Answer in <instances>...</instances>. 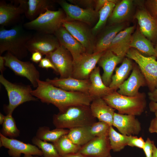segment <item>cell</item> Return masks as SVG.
<instances>
[{
  "mask_svg": "<svg viewBox=\"0 0 157 157\" xmlns=\"http://www.w3.org/2000/svg\"><path fill=\"white\" fill-rule=\"evenodd\" d=\"M112 0H95V9L97 12L99 11L106 3Z\"/></svg>",
  "mask_w": 157,
  "mask_h": 157,
  "instance_id": "cell-45",
  "label": "cell"
},
{
  "mask_svg": "<svg viewBox=\"0 0 157 157\" xmlns=\"http://www.w3.org/2000/svg\"><path fill=\"white\" fill-rule=\"evenodd\" d=\"M56 68L60 78L72 77L74 61L70 53L63 46L60 45L54 51L45 56Z\"/></svg>",
  "mask_w": 157,
  "mask_h": 157,
  "instance_id": "cell-12",
  "label": "cell"
},
{
  "mask_svg": "<svg viewBox=\"0 0 157 157\" xmlns=\"http://www.w3.org/2000/svg\"><path fill=\"white\" fill-rule=\"evenodd\" d=\"M61 7L66 15V20L76 21L92 25L99 18L98 12L94 9L83 8L65 0L56 1Z\"/></svg>",
  "mask_w": 157,
  "mask_h": 157,
  "instance_id": "cell-10",
  "label": "cell"
},
{
  "mask_svg": "<svg viewBox=\"0 0 157 157\" xmlns=\"http://www.w3.org/2000/svg\"><path fill=\"white\" fill-rule=\"evenodd\" d=\"M89 79L90 85L88 93L93 99L103 98L114 91L103 82L99 67H96L91 73Z\"/></svg>",
  "mask_w": 157,
  "mask_h": 157,
  "instance_id": "cell-24",
  "label": "cell"
},
{
  "mask_svg": "<svg viewBox=\"0 0 157 157\" xmlns=\"http://www.w3.org/2000/svg\"><path fill=\"white\" fill-rule=\"evenodd\" d=\"M90 126L80 127L70 129H69L67 135L73 143L82 146L95 137L90 132Z\"/></svg>",
  "mask_w": 157,
  "mask_h": 157,
  "instance_id": "cell-31",
  "label": "cell"
},
{
  "mask_svg": "<svg viewBox=\"0 0 157 157\" xmlns=\"http://www.w3.org/2000/svg\"><path fill=\"white\" fill-rule=\"evenodd\" d=\"M154 114L155 115V116H157V110L156 111L154 112Z\"/></svg>",
  "mask_w": 157,
  "mask_h": 157,
  "instance_id": "cell-55",
  "label": "cell"
},
{
  "mask_svg": "<svg viewBox=\"0 0 157 157\" xmlns=\"http://www.w3.org/2000/svg\"><path fill=\"white\" fill-rule=\"evenodd\" d=\"M60 157H88L84 154L78 152L75 153H73L68 154L64 156Z\"/></svg>",
  "mask_w": 157,
  "mask_h": 157,
  "instance_id": "cell-48",
  "label": "cell"
},
{
  "mask_svg": "<svg viewBox=\"0 0 157 157\" xmlns=\"http://www.w3.org/2000/svg\"><path fill=\"white\" fill-rule=\"evenodd\" d=\"M60 44L54 34L37 32L32 35L27 43L28 51L32 53L38 52L45 56L57 49Z\"/></svg>",
  "mask_w": 157,
  "mask_h": 157,
  "instance_id": "cell-11",
  "label": "cell"
},
{
  "mask_svg": "<svg viewBox=\"0 0 157 157\" xmlns=\"http://www.w3.org/2000/svg\"><path fill=\"white\" fill-rule=\"evenodd\" d=\"M12 114L5 116L0 133L4 136L10 138H15L19 136L20 131L17 128Z\"/></svg>",
  "mask_w": 157,
  "mask_h": 157,
  "instance_id": "cell-36",
  "label": "cell"
},
{
  "mask_svg": "<svg viewBox=\"0 0 157 157\" xmlns=\"http://www.w3.org/2000/svg\"><path fill=\"white\" fill-rule=\"evenodd\" d=\"M53 123L57 128H72L91 126L96 122L92 114L90 106L76 105L70 106L63 111L54 114Z\"/></svg>",
  "mask_w": 157,
  "mask_h": 157,
  "instance_id": "cell-3",
  "label": "cell"
},
{
  "mask_svg": "<svg viewBox=\"0 0 157 157\" xmlns=\"http://www.w3.org/2000/svg\"><path fill=\"white\" fill-rule=\"evenodd\" d=\"M107 157H112L110 155H109V156H108Z\"/></svg>",
  "mask_w": 157,
  "mask_h": 157,
  "instance_id": "cell-56",
  "label": "cell"
},
{
  "mask_svg": "<svg viewBox=\"0 0 157 157\" xmlns=\"http://www.w3.org/2000/svg\"><path fill=\"white\" fill-rule=\"evenodd\" d=\"M127 145L131 147H136L143 149L145 141L142 137L138 138L135 135L127 136Z\"/></svg>",
  "mask_w": 157,
  "mask_h": 157,
  "instance_id": "cell-39",
  "label": "cell"
},
{
  "mask_svg": "<svg viewBox=\"0 0 157 157\" xmlns=\"http://www.w3.org/2000/svg\"><path fill=\"white\" fill-rule=\"evenodd\" d=\"M0 146L8 149V154L12 157H21L22 154L43 156L41 150L35 145L25 143L15 138H8L1 133Z\"/></svg>",
  "mask_w": 157,
  "mask_h": 157,
  "instance_id": "cell-14",
  "label": "cell"
},
{
  "mask_svg": "<svg viewBox=\"0 0 157 157\" xmlns=\"http://www.w3.org/2000/svg\"><path fill=\"white\" fill-rule=\"evenodd\" d=\"M147 85L145 79L139 67L134 65L129 77L118 88L117 92L120 94L132 97L137 95L141 87Z\"/></svg>",
  "mask_w": 157,
  "mask_h": 157,
  "instance_id": "cell-15",
  "label": "cell"
},
{
  "mask_svg": "<svg viewBox=\"0 0 157 157\" xmlns=\"http://www.w3.org/2000/svg\"><path fill=\"white\" fill-rule=\"evenodd\" d=\"M134 65L131 59L124 58L121 65L115 69V73L113 75L109 87L114 91H117L125 81L132 70Z\"/></svg>",
  "mask_w": 157,
  "mask_h": 157,
  "instance_id": "cell-30",
  "label": "cell"
},
{
  "mask_svg": "<svg viewBox=\"0 0 157 157\" xmlns=\"http://www.w3.org/2000/svg\"><path fill=\"white\" fill-rule=\"evenodd\" d=\"M5 60L3 56H0V71L2 74L3 72L5 69Z\"/></svg>",
  "mask_w": 157,
  "mask_h": 157,
  "instance_id": "cell-50",
  "label": "cell"
},
{
  "mask_svg": "<svg viewBox=\"0 0 157 157\" xmlns=\"http://www.w3.org/2000/svg\"><path fill=\"white\" fill-rule=\"evenodd\" d=\"M154 48V49H155V52L157 55V41H156V43L155 47Z\"/></svg>",
  "mask_w": 157,
  "mask_h": 157,
  "instance_id": "cell-54",
  "label": "cell"
},
{
  "mask_svg": "<svg viewBox=\"0 0 157 157\" xmlns=\"http://www.w3.org/2000/svg\"><path fill=\"white\" fill-rule=\"evenodd\" d=\"M0 82L5 87L8 96L9 104L6 107L7 114H12L14 110L23 103L38 100L32 94L33 90L29 85L11 83L2 74Z\"/></svg>",
  "mask_w": 157,
  "mask_h": 157,
  "instance_id": "cell-6",
  "label": "cell"
},
{
  "mask_svg": "<svg viewBox=\"0 0 157 157\" xmlns=\"http://www.w3.org/2000/svg\"><path fill=\"white\" fill-rule=\"evenodd\" d=\"M111 126L106 122L99 121L90 126V130L91 134L94 137L108 136Z\"/></svg>",
  "mask_w": 157,
  "mask_h": 157,
  "instance_id": "cell-38",
  "label": "cell"
},
{
  "mask_svg": "<svg viewBox=\"0 0 157 157\" xmlns=\"http://www.w3.org/2000/svg\"><path fill=\"white\" fill-rule=\"evenodd\" d=\"M152 157H157V147L154 144L153 145V150Z\"/></svg>",
  "mask_w": 157,
  "mask_h": 157,
  "instance_id": "cell-51",
  "label": "cell"
},
{
  "mask_svg": "<svg viewBox=\"0 0 157 157\" xmlns=\"http://www.w3.org/2000/svg\"><path fill=\"white\" fill-rule=\"evenodd\" d=\"M130 47L136 49L141 53L157 58L154 48L151 42L141 32L139 29H137L132 35Z\"/></svg>",
  "mask_w": 157,
  "mask_h": 157,
  "instance_id": "cell-29",
  "label": "cell"
},
{
  "mask_svg": "<svg viewBox=\"0 0 157 157\" xmlns=\"http://www.w3.org/2000/svg\"><path fill=\"white\" fill-rule=\"evenodd\" d=\"M119 1L112 0L106 4L99 11V19L92 29L93 35L95 36L103 28L111 14L117 3Z\"/></svg>",
  "mask_w": 157,
  "mask_h": 157,
  "instance_id": "cell-33",
  "label": "cell"
},
{
  "mask_svg": "<svg viewBox=\"0 0 157 157\" xmlns=\"http://www.w3.org/2000/svg\"><path fill=\"white\" fill-rule=\"evenodd\" d=\"M149 108L151 112L154 113L157 110V103L151 101L149 104Z\"/></svg>",
  "mask_w": 157,
  "mask_h": 157,
  "instance_id": "cell-49",
  "label": "cell"
},
{
  "mask_svg": "<svg viewBox=\"0 0 157 157\" xmlns=\"http://www.w3.org/2000/svg\"><path fill=\"white\" fill-rule=\"evenodd\" d=\"M126 56L134 60L144 76L150 92L157 87V61L154 56H146L136 49L130 48Z\"/></svg>",
  "mask_w": 157,
  "mask_h": 157,
  "instance_id": "cell-7",
  "label": "cell"
},
{
  "mask_svg": "<svg viewBox=\"0 0 157 157\" xmlns=\"http://www.w3.org/2000/svg\"><path fill=\"white\" fill-rule=\"evenodd\" d=\"M66 15L63 9L54 11L48 10L35 19L25 23V28L38 32L54 34L66 20Z\"/></svg>",
  "mask_w": 157,
  "mask_h": 157,
  "instance_id": "cell-5",
  "label": "cell"
},
{
  "mask_svg": "<svg viewBox=\"0 0 157 157\" xmlns=\"http://www.w3.org/2000/svg\"><path fill=\"white\" fill-rule=\"evenodd\" d=\"M124 58L116 55L111 51H105L99 59L98 64L102 68L103 73L101 78L104 84L109 86L111 78L117 65L122 62Z\"/></svg>",
  "mask_w": 157,
  "mask_h": 157,
  "instance_id": "cell-21",
  "label": "cell"
},
{
  "mask_svg": "<svg viewBox=\"0 0 157 157\" xmlns=\"http://www.w3.org/2000/svg\"><path fill=\"white\" fill-rule=\"evenodd\" d=\"M5 116H4L2 113H0V124H2L5 119Z\"/></svg>",
  "mask_w": 157,
  "mask_h": 157,
  "instance_id": "cell-52",
  "label": "cell"
},
{
  "mask_svg": "<svg viewBox=\"0 0 157 157\" xmlns=\"http://www.w3.org/2000/svg\"><path fill=\"white\" fill-rule=\"evenodd\" d=\"M153 141L148 138L145 141L144 146L143 149L145 153L146 157H152L153 150Z\"/></svg>",
  "mask_w": 157,
  "mask_h": 157,
  "instance_id": "cell-41",
  "label": "cell"
},
{
  "mask_svg": "<svg viewBox=\"0 0 157 157\" xmlns=\"http://www.w3.org/2000/svg\"><path fill=\"white\" fill-rule=\"evenodd\" d=\"M54 35L57 38L60 45L70 53L74 63L77 60L82 54L86 52L82 45L62 26Z\"/></svg>",
  "mask_w": 157,
  "mask_h": 157,
  "instance_id": "cell-18",
  "label": "cell"
},
{
  "mask_svg": "<svg viewBox=\"0 0 157 157\" xmlns=\"http://www.w3.org/2000/svg\"><path fill=\"white\" fill-rule=\"evenodd\" d=\"M93 116L99 121L113 126L115 109L108 105L102 98L94 99L90 105Z\"/></svg>",
  "mask_w": 157,
  "mask_h": 157,
  "instance_id": "cell-25",
  "label": "cell"
},
{
  "mask_svg": "<svg viewBox=\"0 0 157 157\" xmlns=\"http://www.w3.org/2000/svg\"><path fill=\"white\" fill-rule=\"evenodd\" d=\"M32 54L31 60L33 62L36 63H40L42 59V55L38 52H35Z\"/></svg>",
  "mask_w": 157,
  "mask_h": 157,
  "instance_id": "cell-46",
  "label": "cell"
},
{
  "mask_svg": "<svg viewBox=\"0 0 157 157\" xmlns=\"http://www.w3.org/2000/svg\"><path fill=\"white\" fill-rule=\"evenodd\" d=\"M46 81L54 86L67 91L80 92L88 94L90 83L89 79L80 80L72 77L52 79L47 78Z\"/></svg>",
  "mask_w": 157,
  "mask_h": 157,
  "instance_id": "cell-22",
  "label": "cell"
},
{
  "mask_svg": "<svg viewBox=\"0 0 157 157\" xmlns=\"http://www.w3.org/2000/svg\"><path fill=\"white\" fill-rule=\"evenodd\" d=\"M133 6L131 0H122L115 5L108 20L111 24L124 23L130 16Z\"/></svg>",
  "mask_w": 157,
  "mask_h": 157,
  "instance_id": "cell-28",
  "label": "cell"
},
{
  "mask_svg": "<svg viewBox=\"0 0 157 157\" xmlns=\"http://www.w3.org/2000/svg\"><path fill=\"white\" fill-rule=\"evenodd\" d=\"M37 81L38 86L32 91V94L43 103L54 105L59 112L72 106H90L93 99L87 93L67 91L54 86L46 81L38 79Z\"/></svg>",
  "mask_w": 157,
  "mask_h": 157,
  "instance_id": "cell-1",
  "label": "cell"
},
{
  "mask_svg": "<svg viewBox=\"0 0 157 157\" xmlns=\"http://www.w3.org/2000/svg\"><path fill=\"white\" fill-rule=\"evenodd\" d=\"M146 96L144 92L130 97L122 95L117 91L104 97L102 99L112 108L122 114L139 116L144 111L147 105Z\"/></svg>",
  "mask_w": 157,
  "mask_h": 157,
  "instance_id": "cell-4",
  "label": "cell"
},
{
  "mask_svg": "<svg viewBox=\"0 0 157 157\" xmlns=\"http://www.w3.org/2000/svg\"><path fill=\"white\" fill-rule=\"evenodd\" d=\"M135 26L127 27L119 32L116 36L108 50L118 56L124 58L130 48L132 33Z\"/></svg>",
  "mask_w": 157,
  "mask_h": 157,
  "instance_id": "cell-23",
  "label": "cell"
},
{
  "mask_svg": "<svg viewBox=\"0 0 157 157\" xmlns=\"http://www.w3.org/2000/svg\"><path fill=\"white\" fill-rule=\"evenodd\" d=\"M111 150L108 136L96 137L81 146L78 152L88 157H107Z\"/></svg>",
  "mask_w": 157,
  "mask_h": 157,
  "instance_id": "cell-16",
  "label": "cell"
},
{
  "mask_svg": "<svg viewBox=\"0 0 157 157\" xmlns=\"http://www.w3.org/2000/svg\"><path fill=\"white\" fill-rule=\"evenodd\" d=\"M39 66L42 68L46 69L51 68L56 72H57V70L48 58L45 57L42 58L39 63Z\"/></svg>",
  "mask_w": 157,
  "mask_h": 157,
  "instance_id": "cell-43",
  "label": "cell"
},
{
  "mask_svg": "<svg viewBox=\"0 0 157 157\" xmlns=\"http://www.w3.org/2000/svg\"><path fill=\"white\" fill-rule=\"evenodd\" d=\"M112 126L116 127L122 134L127 136L138 135L141 130L140 122L135 116L132 115L115 112Z\"/></svg>",
  "mask_w": 157,
  "mask_h": 157,
  "instance_id": "cell-17",
  "label": "cell"
},
{
  "mask_svg": "<svg viewBox=\"0 0 157 157\" xmlns=\"http://www.w3.org/2000/svg\"><path fill=\"white\" fill-rule=\"evenodd\" d=\"M34 155L29 154L24 155L23 157H43V156H34Z\"/></svg>",
  "mask_w": 157,
  "mask_h": 157,
  "instance_id": "cell-53",
  "label": "cell"
},
{
  "mask_svg": "<svg viewBox=\"0 0 157 157\" xmlns=\"http://www.w3.org/2000/svg\"><path fill=\"white\" fill-rule=\"evenodd\" d=\"M146 9L153 17L157 18V0H148L146 1Z\"/></svg>",
  "mask_w": 157,
  "mask_h": 157,
  "instance_id": "cell-40",
  "label": "cell"
},
{
  "mask_svg": "<svg viewBox=\"0 0 157 157\" xmlns=\"http://www.w3.org/2000/svg\"><path fill=\"white\" fill-rule=\"evenodd\" d=\"M88 25L78 21H65L62 26L82 45L86 52L92 54L94 48V36Z\"/></svg>",
  "mask_w": 157,
  "mask_h": 157,
  "instance_id": "cell-9",
  "label": "cell"
},
{
  "mask_svg": "<svg viewBox=\"0 0 157 157\" xmlns=\"http://www.w3.org/2000/svg\"><path fill=\"white\" fill-rule=\"evenodd\" d=\"M104 52L92 54L85 52L82 54L74 63L72 77L80 80L89 79L91 73L96 67Z\"/></svg>",
  "mask_w": 157,
  "mask_h": 157,
  "instance_id": "cell-13",
  "label": "cell"
},
{
  "mask_svg": "<svg viewBox=\"0 0 157 157\" xmlns=\"http://www.w3.org/2000/svg\"><path fill=\"white\" fill-rule=\"evenodd\" d=\"M3 56L5 66L9 67L16 75L26 78L34 87H38L40 73L33 63L22 61L8 52Z\"/></svg>",
  "mask_w": 157,
  "mask_h": 157,
  "instance_id": "cell-8",
  "label": "cell"
},
{
  "mask_svg": "<svg viewBox=\"0 0 157 157\" xmlns=\"http://www.w3.org/2000/svg\"><path fill=\"white\" fill-rule=\"evenodd\" d=\"M53 144L60 156L77 152L81 147L73 143L67 134L63 135Z\"/></svg>",
  "mask_w": 157,
  "mask_h": 157,
  "instance_id": "cell-34",
  "label": "cell"
},
{
  "mask_svg": "<svg viewBox=\"0 0 157 157\" xmlns=\"http://www.w3.org/2000/svg\"><path fill=\"white\" fill-rule=\"evenodd\" d=\"M69 130L56 128L50 130L46 126H41L38 128L36 132L35 136L42 140L53 143L63 135L67 134Z\"/></svg>",
  "mask_w": 157,
  "mask_h": 157,
  "instance_id": "cell-32",
  "label": "cell"
},
{
  "mask_svg": "<svg viewBox=\"0 0 157 157\" xmlns=\"http://www.w3.org/2000/svg\"><path fill=\"white\" fill-rule=\"evenodd\" d=\"M23 9L26 17L32 21L48 10H51L53 1L49 0H18L11 1Z\"/></svg>",
  "mask_w": 157,
  "mask_h": 157,
  "instance_id": "cell-20",
  "label": "cell"
},
{
  "mask_svg": "<svg viewBox=\"0 0 157 157\" xmlns=\"http://www.w3.org/2000/svg\"><path fill=\"white\" fill-rule=\"evenodd\" d=\"M148 130L151 133H157V116L151 120Z\"/></svg>",
  "mask_w": 157,
  "mask_h": 157,
  "instance_id": "cell-44",
  "label": "cell"
},
{
  "mask_svg": "<svg viewBox=\"0 0 157 157\" xmlns=\"http://www.w3.org/2000/svg\"><path fill=\"white\" fill-rule=\"evenodd\" d=\"M71 3L85 6L86 8L93 9L95 4V0H69Z\"/></svg>",
  "mask_w": 157,
  "mask_h": 157,
  "instance_id": "cell-42",
  "label": "cell"
},
{
  "mask_svg": "<svg viewBox=\"0 0 157 157\" xmlns=\"http://www.w3.org/2000/svg\"><path fill=\"white\" fill-rule=\"evenodd\" d=\"M23 27L18 24L9 29L0 27V56L7 51L20 60L27 56L28 51L26 45L32 34Z\"/></svg>",
  "mask_w": 157,
  "mask_h": 157,
  "instance_id": "cell-2",
  "label": "cell"
},
{
  "mask_svg": "<svg viewBox=\"0 0 157 157\" xmlns=\"http://www.w3.org/2000/svg\"><path fill=\"white\" fill-rule=\"evenodd\" d=\"M32 142L33 144L37 146L42 151L43 157H60L54 145L37 138L33 137Z\"/></svg>",
  "mask_w": 157,
  "mask_h": 157,
  "instance_id": "cell-37",
  "label": "cell"
},
{
  "mask_svg": "<svg viewBox=\"0 0 157 157\" xmlns=\"http://www.w3.org/2000/svg\"><path fill=\"white\" fill-rule=\"evenodd\" d=\"M24 13V10L19 5L16 6L0 1V25L4 27L14 23Z\"/></svg>",
  "mask_w": 157,
  "mask_h": 157,
  "instance_id": "cell-27",
  "label": "cell"
},
{
  "mask_svg": "<svg viewBox=\"0 0 157 157\" xmlns=\"http://www.w3.org/2000/svg\"><path fill=\"white\" fill-rule=\"evenodd\" d=\"M124 23L111 24L107 27L95 42L94 53L103 52L108 49L117 35L124 29Z\"/></svg>",
  "mask_w": 157,
  "mask_h": 157,
  "instance_id": "cell-26",
  "label": "cell"
},
{
  "mask_svg": "<svg viewBox=\"0 0 157 157\" xmlns=\"http://www.w3.org/2000/svg\"><path fill=\"white\" fill-rule=\"evenodd\" d=\"M148 96L151 101L157 103V87L153 91L149 92Z\"/></svg>",
  "mask_w": 157,
  "mask_h": 157,
  "instance_id": "cell-47",
  "label": "cell"
},
{
  "mask_svg": "<svg viewBox=\"0 0 157 157\" xmlns=\"http://www.w3.org/2000/svg\"><path fill=\"white\" fill-rule=\"evenodd\" d=\"M141 32L151 42L157 41V18L146 9H139L135 14Z\"/></svg>",
  "mask_w": 157,
  "mask_h": 157,
  "instance_id": "cell-19",
  "label": "cell"
},
{
  "mask_svg": "<svg viewBox=\"0 0 157 157\" xmlns=\"http://www.w3.org/2000/svg\"><path fill=\"white\" fill-rule=\"evenodd\" d=\"M108 138L111 150L114 152L119 151L127 145V135L117 132L113 126H110Z\"/></svg>",
  "mask_w": 157,
  "mask_h": 157,
  "instance_id": "cell-35",
  "label": "cell"
}]
</instances>
